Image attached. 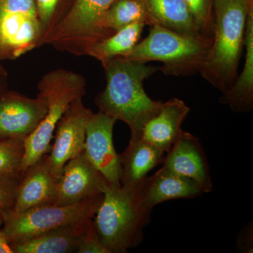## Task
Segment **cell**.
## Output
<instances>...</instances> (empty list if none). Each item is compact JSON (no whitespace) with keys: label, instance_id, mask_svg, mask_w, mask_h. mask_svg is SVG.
Here are the masks:
<instances>
[{"label":"cell","instance_id":"obj_1","mask_svg":"<svg viewBox=\"0 0 253 253\" xmlns=\"http://www.w3.org/2000/svg\"><path fill=\"white\" fill-rule=\"evenodd\" d=\"M106 85L95 99L99 111L129 126L130 139L141 138L143 128L161 109L163 101L146 94V80L159 68L123 56L114 58L103 66Z\"/></svg>","mask_w":253,"mask_h":253},{"label":"cell","instance_id":"obj_2","mask_svg":"<svg viewBox=\"0 0 253 253\" xmlns=\"http://www.w3.org/2000/svg\"><path fill=\"white\" fill-rule=\"evenodd\" d=\"M253 9V4L246 0L213 2L212 43L199 73L222 94L237 78L248 16Z\"/></svg>","mask_w":253,"mask_h":253},{"label":"cell","instance_id":"obj_3","mask_svg":"<svg viewBox=\"0 0 253 253\" xmlns=\"http://www.w3.org/2000/svg\"><path fill=\"white\" fill-rule=\"evenodd\" d=\"M141 189L108 184L93 224L109 253H126L141 244L152 210L141 202Z\"/></svg>","mask_w":253,"mask_h":253},{"label":"cell","instance_id":"obj_4","mask_svg":"<svg viewBox=\"0 0 253 253\" xmlns=\"http://www.w3.org/2000/svg\"><path fill=\"white\" fill-rule=\"evenodd\" d=\"M211 43L212 36H189L152 25L149 35L123 57L145 63L159 61V71L166 76L186 77L199 72Z\"/></svg>","mask_w":253,"mask_h":253},{"label":"cell","instance_id":"obj_5","mask_svg":"<svg viewBox=\"0 0 253 253\" xmlns=\"http://www.w3.org/2000/svg\"><path fill=\"white\" fill-rule=\"evenodd\" d=\"M86 88L85 78L68 70H54L42 78L38 84V95L45 99L47 111L39 126L24 139L20 178L31 165L50 151L56 125L71 103L86 94Z\"/></svg>","mask_w":253,"mask_h":253},{"label":"cell","instance_id":"obj_6","mask_svg":"<svg viewBox=\"0 0 253 253\" xmlns=\"http://www.w3.org/2000/svg\"><path fill=\"white\" fill-rule=\"evenodd\" d=\"M103 194L78 204L41 206L25 212L1 211L3 232L10 246L49 231L92 220Z\"/></svg>","mask_w":253,"mask_h":253},{"label":"cell","instance_id":"obj_7","mask_svg":"<svg viewBox=\"0 0 253 253\" xmlns=\"http://www.w3.org/2000/svg\"><path fill=\"white\" fill-rule=\"evenodd\" d=\"M116 0H75L42 38L41 45L47 44L60 51L86 55L91 46L101 39L99 23Z\"/></svg>","mask_w":253,"mask_h":253},{"label":"cell","instance_id":"obj_8","mask_svg":"<svg viewBox=\"0 0 253 253\" xmlns=\"http://www.w3.org/2000/svg\"><path fill=\"white\" fill-rule=\"evenodd\" d=\"M42 38L35 0H0V61L19 58Z\"/></svg>","mask_w":253,"mask_h":253},{"label":"cell","instance_id":"obj_9","mask_svg":"<svg viewBox=\"0 0 253 253\" xmlns=\"http://www.w3.org/2000/svg\"><path fill=\"white\" fill-rule=\"evenodd\" d=\"M93 113L83 104V97L78 98L56 125L54 144L50 154H46L50 171L56 180L70 160L84 153L86 126Z\"/></svg>","mask_w":253,"mask_h":253},{"label":"cell","instance_id":"obj_10","mask_svg":"<svg viewBox=\"0 0 253 253\" xmlns=\"http://www.w3.org/2000/svg\"><path fill=\"white\" fill-rule=\"evenodd\" d=\"M47 111L45 99L9 91H0V139L24 140L34 131Z\"/></svg>","mask_w":253,"mask_h":253},{"label":"cell","instance_id":"obj_11","mask_svg":"<svg viewBox=\"0 0 253 253\" xmlns=\"http://www.w3.org/2000/svg\"><path fill=\"white\" fill-rule=\"evenodd\" d=\"M116 122L101 111L93 113L86 126L84 154L109 184L121 186L119 154L113 138Z\"/></svg>","mask_w":253,"mask_h":253},{"label":"cell","instance_id":"obj_12","mask_svg":"<svg viewBox=\"0 0 253 253\" xmlns=\"http://www.w3.org/2000/svg\"><path fill=\"white\" fill-rule=\"evenodd\" d=\"M108 184L104 176L83 153L70 160L56 179L54 205L67 206L97 197L103 194Z\"/></svg>","mask_w":253,"mask_h":253},{"label":"cell","instance_id":"obj_13","mask_svg":"<svg viewBox=\"0 0 253 253\" xmlns=\"http://www.w3.org/2000/svg\"><path fill=\"white\" fill-rule=\"evenodd\" d=\"M163 163V168L192 181L203 193L212 191L209 164L202 144L189 131H182Z\"/></svg>","mask_w":253,"mask_h":253},{"label":"cell","instance_id":"obj_14","mask_svg":"<svg viewBox=\"0 0 253 253\" xmlns=\"http://www.w3.org/2000/svg\"><path fill=\"white\" fill-rule=\"evenodd\" d=\"M56 198V180L44 155L31 165L20 178L11 211L21 212L32 208L54 205Z\"/></svg>","mask_w":253,"mask_h":253},{"label":"cell","instance_id":"obj_15","mask_svg":"<svg viewBox=\"0 0 253 253\" xmlns=\"http://www.w3.org/2000/svg\"><path fill=\"white\" fill-rule=\"evenodd\" d=\"M189 112V106L178 98L163 102L159 112L145 125L141 139L167 154L182 132Z\"/></svg>","mask_w":253,"mask_h":253},{"label":"cell","instance_id":"obj_16","mask_svg":"<svg viewBox=\"0 0 253 253\" xmlns=\"http://www.w3.org/2000/svg\"><path fill=\"white\" fill-rule=\"evenodd\" d=\"M204 194L192 181L164 168L151 176H146L140 189L141 202L149 209L166 201L191 199Z\"/></svg>","mask_w":253,"mask_h":253},{"label":"cell","instance_id":"obj_17","mask_svg":"<svg viewBox=\"0 0 253 253\" xmlns=\"http://www.w3.org/2000/svg\"><path fill=\"white\" fill-rule=\"evenodd\" d=\"M165 154L141 138L130 139L126 150L119 154L121 186L141 189L148 173L163 162Z\"/></svg>","mask_w":253,"mask_h":253},{"label":"cell","instance_id":"obj_18","mask_svg":"<svg viewBox=\"0 0 253 253\" xmlns=\"http://www.w3.org/2000/svg\"><path fill=\"white\" fill-rule=\"evenodd\" d=\"M244 49L246 60L242 71L219 99L221 104L236 113H247L253 109V9L248 16Z\"/></svg>","mask_w":253,"mask_h":253},{"label":"cell","instance_id":"obj_19","mask_svg":"<svg viewBox=\"0 0 253 253\" xmlns=\"http://www.w3.org/2000/svg\"><path fill=\"white\" fill-rule=\"evenodd\" d=\"M92 221L49 231L10 247L12 253H77L81 236Z\"/></svg>","mask_w":253,"mask_h":253},{"label":"cell","instance_id":"obj_20","mask_svg":"<svg viewBox=\"0 0 253 253\" xmlns=\"http://www.w3.org/2000/svg\"><path fill=\"white\" fill-rule=\"evenodd\" d=\"M149 26L159 25L171 31L201 36L193 15L184 0H144Z\"/></svg>","mask_w":253,"mask_h":253},{"label":"cell","instance_id":"obj_21","mask_svg":"<svg viewBox=\"0 0 253 253\" xmlns=\"http://www.w3.org/2000/svg\"><path fill=\"white\" fill-rule=\"evenodd\" d=\"M146 26L139 22L126 26L95 43L86 55L98 60L102 66L114 58L126 56L140 41Z\"/></svg>","mask_w":253,"mask_h":253},{"label":"cell","instance_id":"obj_22","mask_svg":"<svg viewBox=\"0 0 253 253\" xmlns=\"http://www.w3.org/2000/svg\"><path fill=\"white\" fill-rule=\"evenodd\" d=\"M139 22L149 26L144 0H116L103 15L99 23L101 39L126 26Z\"/></svg>","mask_w":253,"mask_h":253},{"label":"cell","instance_id":"obj_23","mask_svg":"<svg viewBox=\"0 0 253 253\" xmlns=\"http://www.w3.org/2000/svg\"><path fill=\"white\" fill-rule=\"evenodd\" d=\"M24 153L23 139H0V177L20 179Z\"/></svg>","mask_w":253,"mask_h":253},{"label":"cell","instance_id":"obj_24","mask_svg":"<svg viewBox=\"0 0 253 253\" xmlns=\"http://www.w3.org/2000/svg\"><path fill=\"white\" fill-rule=\"evenodd\" d=\"M189 6L196 26L201 34L212 36L214 0H184Z\"/></svg>","mask_w":253,"mask_h":253},{"label":"cell","instance_id":"obj_25","mask_svg":"<svg viewBox=\"0 0 253 253\" xmlns=\"http://www.w3.org/2000/svg\"><path fill=\"white\" fill-rule=\"evenodd\" d=\"M78 253H109L100 239L92 222L87 226L81 236L78 245Z\"/></svg>","mask_w":253,"mask_h":253},{"label":"cell","instance_id":"obj_26","mask_svg":"<svg viewBox=\"0 0 253 253\" xmlns=\"http://www.w3.org/2000/svg\"><path fill=\"white\" fill-rule=\"evenodd\" d=\"M59 1L60 0H35L37 14L42 30V37L54 22L55 15Z\"/></svg>","mask_w":253,"mask_h":253},{"label":"cell","instance_id":"obj_27","mask_svg":"<svg viewBox=\"0 0 253 253\" xmlns=\"http://www.w3.org/2000/svg\"><path fill=\"white\" fill-rule=\"evenodd\" d=\"M19 179L0 177V212L14 207Z\"/></svg>","mask_w":253,"mask_h":253},{"label":"cell","instance_id":"obj_28","mask_svg":"<svg viewBox=\"0 0 253 253\" xmlns=\"http://www.w3.org/2000/svg\"><path fill=\"white\" fill-rule=\"evenodd\" d=\"M237 246L240 252L253 253V226L252 224L244 228L240 233Z\"/></svg>","mask_w":253,"mask_h":253},{"label":"cell","instance_id":"obj_29","mask_svg":"<svg viewBox=\"0 0 253 253\" xmlns=\"http://www.w3.org/2000/svg\"><path fill=\"white\" fill-rule=\"evenodd\" d=\"M3 224L4 219L2 214L0 212V253H12L10 245L3 232Z\"/></svg>","mask_w":253,"mask_h":253},{"label":"cell","instance_id":"obj_30","mask_svg":"<svg viewBox=\"0 0 253 253\" xmlns=\"http://www.w3.org/2000/svg\"><path fill=\"white\" fill-rule=\"evenodd\" d=\"M6 89V73L0 65V91Z\"/></svg>","mask_w":253,"mask_h":253},{"label":"cell","instance_id":"obj_31","mask_svg":"<svg viewBox=\"0 0 253 253\" xmlns=\"http://www.w3.org/2000/svg\"><path fill=\"white\" fill-rule=\"evenodd\" d=\"M246 1H247L248 2H249L250 4H253V0H246Z\"/></svg>","mask_w":253,"mask_h":253}]
</instances>
